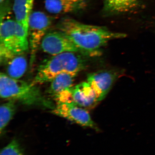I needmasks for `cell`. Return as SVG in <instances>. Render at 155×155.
I'll use <instances>...</instances> for the list:
<instances>
[{
	"label": "cell",
	"instance_id": "obj_18",
	"mask_svg": "<svg viewBox=\"0 0 155 155\" xmlns=\"http://www.w3.org/2000/svg\"><path fill=\"white\" fill-rule=\"evenodd\" d=\"M4 1H5V0H0V2H1V4H2L3 2H4Z\"/></svg>",
	"mask_w": 155,
	"mask_h": 155
},
{
	"label": "cell",
	"instance_id": "obj_15",
	"mask_svg": "<svg viewBox=\"0 0 155 155\" xmlns=\"http://www.w3.org/2000/svg\"><path fill=\"white\" fill-rule=\"evenodd\" d=\"M16 110L15 101L10 100L0 107V133L2 135L9 122L14 117Z\"/></svg>",
	"mask_w": 155,
	"mask_h": 155
},
{
	"label": "cell",
	"instance_id": "obj_1",
	"mask_svg": "<svg viewBox=\"0 0 155 155\" xmlns=\"http://www.w3.org/2000/svg\"><path fill=\"white\" fill-rule=\"evenodd\" d=\"M57 28L68 35L80 52L90 56L100 55L101 49L109 41L127 36L125 33L104 26L84 24L69 17L62 18Z\"/></svg>",
	"mask_w": 155,
	"mask_h": 155
},
{
	"label": "cell",
	"instance_id": "obj_14",
	"mask_svg": "<svg viewBox=\"0 0 155 155\" xmlns=\"http://www.w3.org/2000/svg\"><path fill=\"white\" fill-rule=\"evenodd\" d=\"M8 64L7 75L14 79L21 78L27 69V60L22 55L16 56Z\"/></svg>",
	"mask_w": 155,
	"mask_h": 155
},
{
	"label": "cell",
	"instance_id": "obj_8",
	"mask_svg": "<svg viewBox=\"0 0 155 155\" xmlns=\"http://www.w3.org/2000/svg\"><path fill=\"white\" fill-rule=\"evenodd\" d=\"M87 5V0H45L46 10L54 14L76 13L84 10Z\"/></svg>",
	"mask_w": 155,
	"mask_h": 155
},
{
	"label": "cell",
	"instance_id": "obj_17",
	"mask_svg": "<svg viewBox=\"0 0 155 155\" xmlns=\"http://www.w3.org/2000/svg\"><path fill=\"white\" fill-rule=\"evenodd\" d=\"M0 155H24L23 150L19 141L17 139H14L3 148Z\"/></svg>",
	"mask_w": 155,
	"mask_h": 155
},
{
	"label": "cell",
	"instance_id": "obj_9",
	"mask_svg": "<svg viewBox=\"0 0 155 155\" xmlns=\"http://www.w3.org/2000/svg\"><path fill=\"white\" fill-rule=\"evenodd\" d=\"M143 0H103V13L107 17L132 13L141 7Z\"/></svg>",
	"mask_w": 155,
	"mask_h": 155
},
{
	"label": "cell",
	"instance_id": "obj_2",
	"mask_svg": "<svg viewBox=\"0 0 155 155\" xmlns=\"http://www.w3.org/2000/svg\"><path fill=\"white\" fill-rule=\"evenodd\" d=\"M0 96L2 98L17 101L25 105L41 106L52 110L55 107L43 95L37 85L14 79L2 72Z\"/></svg>",
	"mask_w": 155,
	"mask_h": 155
},
{
	"label": "cell",
	"instance_id": "obj_11",
	"mask_svg": "<svg viewBox=\"0 0 155 155\" xmlns=\"http://www.w3.org/2000/svg\"><path fill=\"white\" fill-rule=\"evenodd\" d=\"M15 19L11 18L1 19L0 26V45L11 51L15 56H17L15 39Z\"/></svg>",
	"mask_w": 155,
	"mask_h": 155
},
{
	"label": "cell",
	"instance_id": "obj_5",
	"mask_svg": "<svg viewBox=\"0 0 155 155\" xmlns=\"http://www.w3.org/2000/svg\"><path fill=\"white\" fill-rule=\"evenodd\" d=\"M40 46L44 52L52 56L66 52H80L69 36L59 30L48 32Z\"/></svg>",
	"mask_w": 155,
	"mask_h": 155
},
{
	"label": "cell",
	"instance_id": "obj_10",
	"mask_svg": "<svg viewBox=\"0 0 155 155\" xmlns=\"http://www.w3.org/2000/svg\"><path fill=\"white\" fill-rule=\"evenodd\" d=\"M74 104L84 108H92L99 102L96 94L87 81L71 87Z\"/></svg>",
	"mask_w": 155,
	"mask_h": 155
},
{
	"label": "cell",
	"instance_id": "obj_13",
	"mask_svg": "<svg viewBox=\"0 0 155 155\" xmlns=\"http://www.w3.org/2000/svg\"><path fill=\"white\" fill-rule=\"evenodd\" d=\"M75 76L68 73H63L55 77L51 81L48 93L54 97L67 88L72 87Z\"/></svg>",
	"mask_w": 155,
	"mask_h": 155
},
{
	"label": "cell",
	"instance_id": "obj_12",
	"mask_svg": "<svg viewBox=\"0 0 155 155\" xmlns=\"http://www.w3.org/2000/svg\"><path fill=\"white\" fill-rule=\"evenodd\" d=\"M35 0H14L13 11L16 22L28 31V19Z\"/></svg>",
	"mask_w": 155,
	"mask_h": 155
},
{
	"label": "cell",
	"instance_id": "obj_6",
	"mask_svg": "<svg viewBox=\"0 0 155 155\" xmlns=\"http://www.w3.org/2000/svg\"><path fill=\"white\" fill-rule=\"evenodd\" d=\"M51 112L82 127H89L97 131L99 130L88 111L76 105L58 103L51 110Z\"/></svg>",
	"mask_w": 155,
	"mask_h": 155
},
{
	"label": "cell",
	"instance_id": "obj_4",
	"mask_svg": "<svg viewBox=\"0 0 155 155\" xmlns=\"http://www.w3.org/2000/svg\"><path fill=\"white\" fill-rule=\"evenodd\" d=\"M51 21L43 12L34 11L31 14L28 19V37L31 49L30 66H32L38 49L43 39L48 33Z\"/></svg>",
	"mask_w": 155,
	"mask_h": 155
},
{
	"label": "cell",
	"instance_id": "obj_16",
	"mask_svg": "<svg viewBox=\"0 0 155 155\" xmlns=\"http://www.w3.org/2000/svg\"><path fill=\"white\" fill-rule=\"evenodd\" d=\"M15 39L17 55H22L28 51L29 46L28 31L17 22L15 29Z\"/></svg>",
	"mask_w": 155,
	"mask_h": 155
},
{
	"label": "cell",
	"instance_id": "obj_3",
	"mask_svg": "<svg viewBox=\"0 0 155 155\" xmlns=\"http://www.w3.org/2000/svg\"><path fill=\"white\" fill-rule=\"evenodd\" d=\"M84 67L83 59L75 52H66L53 56L40 65L31 83L37 85L51 82L56 76L63 73L76 76Z\"/></svg>",
	"mask_w": 155,
	"mask_h": 155
},
{
	"label": "cell",
	"instance_id": "obj_7",
	"mask_svg": "<svg viewBox=\"0 0 155 155\" xmlns=\"http://www.w3.org/2000/svg\"><path fill=\"white\" fill-rule=\"evenodd\" d=\"M118 75L111 70H104L89 74L87 81L94 91L99 102L104 100L117 79Z\"/></svg>",
	"mask_w": 155,
	"mask_h": 155
}]
</instances>
